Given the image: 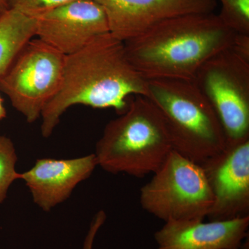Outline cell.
Returning <instances> with one entry per match:
<instances>
[{"mask_svg": "<svg viewBox=\"0 0 249 249\" xmlns=\"http://www.w3.org/2000/svg\"><path fill=\"white\" fill-rule=\"evenodd\" d=\"M147 95V80L129 62L124 44L109 33L65 56L60 86L41 114V134L48 138L61 116L77 105L113 108L119 114L131 96Z\"/></svg>", "mask_w": 249, "mask_h": 249, "instance_id": "obj_1", "label": "cell"}, {"mask_svg": "<svg viewBox=\"0 0 249 249\" xmlns=\"http://www.w3.org/2000/svg\"><path fill=\"white\" fill-rule=\"evenodd\" d=\"M236 34L213 13L182 15L124 42L145 79L193 81L201 66L233 44Z\"/></svg>", "mask_w": 249, "mask_h": 249, "instance_id": "obj_2", "label": "cell"}, {"mask_svg": "<svg viewBox=\"0 0 249 249\" xmlns=\"http://www.w3.org/2000/svg\"><path fill=\"white\" fill-rule=\"evenodd\" d=\"M173 150L160 111L149 98L135 96L106 126L94 155L107 173L142 178L155 173Z\"/></svg>", "mask_w": 249, "mask_h": 249, "instance_id": "obj_3", "label": "cell"}, {"mask_svg": "<svg viewBox=\"0 0 249 249\" xmlns=\"http://www.w3.org/2000/svg\"><path fill=\"white\" fill-rule=\"evenodd\" d=\"M146 97L161 114L175 151L201 164L227 147L220 121L194 81L147 80Z\"/></svg>", "mask_w": 249, "mask_h": 249, "instance_id": "obj_4", "label": "cell"}, {"mask_svg": "<svg viewBox=\"0 0 249 249\" xmlns=\"http://www.w3.org/2000/svg\"><path fill=\"white\" fill-rule=\"evenodd\" d=\"M140 204L164 222L204 220L213 196L203 167L173 150L141 188Z\"/></svg>", "mask_w": 249, "mask_h": 249, "instance_id": "obj_5", "label": "cell"}, {"mask_svg": "<svg viewBox=\"0 0 249 249\" xmlns=\"http://www.w3.org/2000/svg\"><path fill=\"white\" fill-rule=\"evenodd\" d=\"M194 83L222 124L227 145L249 139V58L231 47L199 69Z\"/></svg>", "mask_w": 249, "mask_h": 249, "instance_id": "obj_6", "label": "cell"}, {"mask_svg": "<svg viewBox=\"0 0 249 249\" xmlns=\"http://www.w3.org/2000/svg\"><path fill=\"white\" fill-rule=\"evenodd\" d=\"M65 56L36 37L26 44L0 77V90L29 124L41 117L58 90Z\"/></svg>", "mask_w": 249, "mask_h": 249, "instance_id": "obj_7", "label": "cell"}, {"mask_svg": "<svg viewBox=\"0 0 249 249\" xmlns=\"http://www.w3.org/2000/svg\"><path fill=\"white\" fill-rule=\"evenodd\" d=\"M200 165L213 196L209 220L249 216V139L227 145L224 151Z\"/></svg>", "mask_w": 249, "mask_h": 249, "instance_id": "obj_8", "label": "cell"}, {"mask_svg": "<svg viewBox=\"0 0 249 249\" xmlns=\"http://www.w3.org/2000/svg\"><path fill=\"white\" fill-rule=\"evenodd\" d=\"M36 19V37L65 55L109 33L106 13L93 0H75Z\"/></svg>", "mask_w": 249, "mask_h": 249, "instance_id": "obj_9", "label": "cell"}, {"mask_svg": "<svg viewBox=\"0 0 249 249\" xmlns=\"http://www.w3.org/2000/svg\"><path fill=\"white\" fill-rule=\"evenodd\" d=\"M102 6L109 32L122 42L142 35L170 18L213 13L216 0H93Z\"/></svg>", "mask_w": 249, "mask_h": 249, "instance_id": "obj_10", "label": "cell"}, {"mask_svg": "<svg viewBox=\"0 0 249 249\" xmlns=\"http://www.w3.org/2000/svg\"><path fill=\"white\" fill-rule=\"evenodd\" d=\"M98 166L94 153L70 160L40 159L21 173L34 203L48 212L69 199L75 188Z\"/></svg>", "mask_w": 249, "mask_h": 249, "instance_id": "obj_11", "label": "cell"}, {"mask_svg": "<svg viewBox=\"0 0 249 249\" xmlns=\"http://www.w3.org/2000/svg\"><path fill=\"white\" fill-rule=\"evenodd\" d=\"M249 216L223 221H169L155 233L157 249H240Z\"/></svg>", "mask_w": 249, "mask_h": 249, "instance_id": "obj_12", "label": "cell"}, {"mask_svg": "<svg viewBox=\"0 0 249 249\" xmlns=\"http://www.w3.org/2000/svg\"><path fill=\"white\" fill-rule=\"evenodd\" d=\"M36 19L9 9L0 14V77L29 41L36 37Z\"/></svg>", "mask_w": 249, "mask_h": 249, "instance_id": "obj_13", "label": "cell"}, {"mask_svg": "<svg viewBox=\"0 0 249 249\" xmlns=\"http://www.w3.org/2000/svg\"><path fill=\"white\" fill-rule=\"evenodd\" d=\"M17 161L14 142L9 137L0 135V204L6 200L13 183L21 179V173L16 169Z\"/></svg>", "mask_w": 249, "mask_h": 249, "instance_id": "obj_14", "label": "cell"}, {"mask_svg": "<svg viewBox=\"0 0 249 249\" xmlns=\"http://www.w3.org/2000/svg\"><path fill=\"white\" fill-rule=\"evenodd\" d=\"M221 20L237 34L249 35V0H219Z\"/></svg>", "mask_w": 249, "mask_h": 249, "instance_id": "obj_15", "label": "cell"}, {"mask_svg": "<svg viewBox=\"0 0 249 249\" xmlns=\"http://www.w3.org/2000/svg\"><path fill=\"white\" fill-rule=\"evenodd\" d=\"M75 0H6L8 9H14L29 17L36 18L62 5Z\"/></svg>", "mask_w": 249, "mask_h": 249, "instance_id": "obj_16", "label": "cell"}, {"mask_svg": "<svg viewBox=\"0 0 249 249\" xmlns=\"http://www.w3.org/2000/svg\"><path fill=\"white\" fill-rule=\"evenodd\" d=\"M106 217L107 216L103 211H100L94 216L93 220L91 221L89 231L85 237L83 249H93V242H94L96 236L97 235L99 229L104 224Z\"/></svg>", "mask_w": 249, "mask_h": 249, "instance_id": "obj_17", "label": "cell"}, {"mask_svg": "<svg viewBox=\"0 0 249 249\" xmlns=\"http://www.w3.org/2000/svg\"><path fill=\"white\" fill-rule=\"evenodd\" d=\"M6 117V110L5 109L3 101L0 97V121L3 120Z\"/></svg>", "mask_w": 249, "mask_h": 249, "instance_id": "obj_18", "label": "cell"}, {"mask_svg": "<svg viewBox=\"0 0 249 249\" xmlns=\"http://www.w3.org/2000/svg\"><path fill=\"white\" fill-rule=\"evenodd\" d=\"M8 9L7 5H6V0H0V14L4 12Z\"/></svg>", "mask_w": 249, "mask_h": 249, "instance_id": "obj_19", "label": "cell"}]
</instances>
